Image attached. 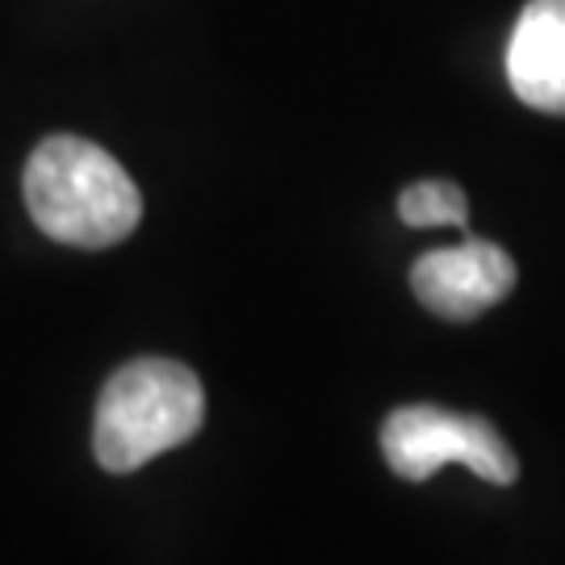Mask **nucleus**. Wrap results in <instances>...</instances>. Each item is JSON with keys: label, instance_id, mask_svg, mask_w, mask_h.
<instances>
[{"label": "nucleus", "instance_id": "obj_4", "mask_svg": "<svg viewBox=\"0 0 565 565\" xmlns=\"http://www.w3.org/2000/svg\"><path fill=\"white\" fill-rule=\"evenodd\" d=\"M411 289L431 315L465 323L515 289V260L499 243L465 235L457 247H436L411 264Z\"/></svg>", "mask_w": 565, "mask_h": 565}, {"label": "nucleus", "instance_id": "obj_5", "mask_svg": "<svg viewBox=\"0 0 565 565\" xmlns=\"http://www.w3.org/2000/svg\"><path fill=\"white\" fill-rule=\"evenodd\" d=\"M507 84L541 114H565V0H527L507 39Z\"/></svg>", "mask_w": 565, "mask_h": 565}, {"label": "nucleus", "instance_id": "obj_1", "mask_svg": "<svg viewBox=\"0 0 565 565\" xmlns=\"http://www.w3.org/2000/svg\"><path fill=\"white\" fill-rule=\"evenodd\" d=\"M21 189L34 226L67 247H114L142 218V193L130 172L81 135L42 139Z\"/></svg>", "mask_w": 565, "mask_h": 565}, {"label": "nucleus", "instance_id": "obj_3", "mask_svg": "<svg viewBox=\"0 0 565 565\" xmlns=\"http://www.w3.org/2000/svg\"><path fill=\"white\" fill-rule=\"evenodd\" d=\"M382 452L385 465L406 482H427L445 465H465L494 486L520 478V461L494 427L445 406H398L382 427Z\"/></svg>", "mask_w": 565, "mask_h": 565}, {"label": "nucleus", "instance_id": "obj_2", "mask_svg": "<svg viewBox=\"0 0 565 565\" xmlns=\"http://www.w3.org/2000/svg\"><path fill=\"white\" fill-rule=\"evenodd\" d=\"M205 419V390L181 361L142 356L105 382L93 424V452L109 473H135L151 457L181 448Z\"/></svg>", "mask_w": 565, "mask_h": 565}, {"label": "nucleus", "instance_id": "obj_6", "mask_svg": "<svg viewBox=\"0 0 565 565\" xmlns=\"http://www.w3.org/2000/svg\"><path fill=\"white\" fill-rule=\"evenodd\" d=\"M398 218L406 226H415V231H427V226H457V231H465L469 202H465V193L452 181H419L403 189Z\"/></svg>", "mask_w": 565, "mask_h": 565}]
</instances>
